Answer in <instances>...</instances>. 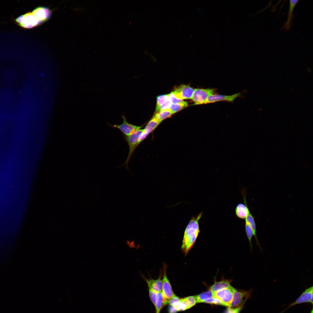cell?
<instances>
[{
    "label": "cell",
    "instance_id": "d4e9b609",
    "mask_svg": "<svg viewBox=\"0 0 313 313\" xmlns=\"http://www.w3.org/2000/svg\"><path fill=\"white\" fill-rule=\"evenodd\" d=\"M245 229L247 237L250 243L251 249L252 250V239L253 236L252 230L247 223L245 222Z\"/></svg>",
    "mask_w": 313,
    "mask_h": 313
},
{
    "label": "cell",
    "instance_id": "5b68a950",
    "mask_svg": "<svg viewBox=\"0 0 313 313\" xmlns=\"http://www.w3.org/2000/svg\"><path fill=\"white\" fill-rule=\"evenodd\" d=\"M235 288L232 286L213 293L214 297L219 301L221 305L229 307L232 301Z\"/></svg>",
    "mask_w": 313,
    "mask_h": 313
},
{
    "label": "cell",
    "instance_id": "30bf717a",
    "mask_svg": "<svg viewBox=\"0 0 313 313\" xmlns=\"http://www.w3.org/2000/svg\"><path fill=\"white\" fill-rule=\"evenodd\" d=\"M123 122L121 125H114L112 126L119 129L125 135L129 136L137 130L140 129L142 127L128 123L124 116H122Z\"/></svg>",
    "mask_w": 313,
    "mask_h": 313
},
{
    "label": "cell",
    "instance_id": "4fadbf2b",
    "mask_svg": "<svg viewBox=\"0 0 313 313\" xmlns=\"http://www.w3.org/2000/svg\"><path fill=\"white\" fill-rule=\"evenodd\" d=\"M240 95V93H236L231 95L212 94L210 95L208 98L205 104L212 103L221 101H226L232 102Z\"/></svg>",
    "mask_w": 313,
    "mask_h": 313
},
{
    "label": "cell",
    "instance_id": "7c38bea8",
    "mask_svg": "<svg viewBox=\"0 0 313 313\" xmlns=\"http://www.w3.org/2000/svg\"><path fill=\"white\" fill-rule=\"evenodd\" d=\"M32 12L41 23L48 20L51 14V10L44 7H37Z\"/></svg>",
    "mask_w": 313,
    "mask_h": 313
},
{
    "label": "cell",
    "instance_id": "9a60e30c",
    "mask_svg": "<svg viewBox=\"0 0 313 313\" xmlns=\"http://www.w3.org/2000/svg\"><path fill=\"white\" fill-rule=\"evenodd\" d=\"M160 123V122L153 116L148 123L145 128L140 137V141L141 142L149 134L153 131Z\"/></svg>",
    "mask_w": 313,
    "mask_h": 313
},
{
    "label": "cell",
    "instance_id": "6da1fadb",
    "mask_svg": "<svg viewBox=\"0 0 313 313\" xmlns=\"http://www.w3.org/2000/svg\"><path fill=\"white\" fill-rule=\"evenodd\" d=\"M203 214L201 212L192 216L185 230L181 248L185 255L194 244L200 232L199 222Z\"/></svg>",
    "mask_w": 313,
    "mask_h": 313
},
{
    "label": "cell",
    "instance_id": "8992f818",
    "mask_svg": "<svg viewBox=\"0 0 313 313\" xmlns=\"http://www.w3.org/2000/svg\"><path fill=\"white\" fill-rule=\"evenodd\" d=\"M143 130L140 129L129 136H125V139L128 144L129 148L128 154L125 162L126 167H127L128 162L135 149L140 143V136Z\"/></svg>",
    "mask_w": 313,
    "mask_h": 313
},
{
    "label": "cell",
    "instance_id": "83f0119b",
    "mask_svg": "<svg viewBox=\"0 0 313 313\" xmlns=\"http://www.w3.org/2000/svg\"><path fill=\"white\" fill-rule=\"evenodd\" d=\"M168 94L169 99L171 103H179L183 101L177 98L174 96L172 92Z\"/></svg>",
    "mask_w": 313,
    "mask_h": 313
},
{
    "label": "cell",
    "instance_id": "52a82bcc",
    "mask_svg": "<svg viewBox=\"0 0 313 313\" xmlns=\"http://www.w3.org/2000/svg\"><path fill=\"white\" fill-rule=\"evenodd\" d=\"M214 89H194L192 99L194 105L205 104L208 98L213 94Z\"/></svg>",
    "mask_w": 313,
    "mask_h": 313
},
{
    "label": "cell",
    "instance_id": "f1b7e54d",
    "mask_svg": "<svg viewBox=\"0 0 313 313\" xmlns=\"http://www.w3.org/2000/svg\"><path fill=\"white\" fill-rule=\"evenodd\" d=\"M169 313H176L178 312L174 307L170 305L169 307Z\"/></svg>",
    "mask_w": 313,
    "mask_h": 313
},
{
    "label": "cell",
    "instance_id": "d6986e66",
    "mask_svg": "<svg viewBox=\"0 0 313 313\" xmlns=\"http://www.w3.org/2000/svg\"><path fill=\"white\" fill-rule=\"evenodd\" d=\"M299 1L298 0H291L289 1V6L287 20L282 28V29H285L286 30H290L292 19L293 12L294 9Z\"/></svg>",
    "mask_w": 313,
    "mask_h": 313
},
{
    "label": "cell",
    "instance_id": "ba28073f",
    "mask_svg": "<svg viewBox=\"0 0 313 313\" xmlns=\"http://www.w3.org/2000/svg\"><path fill=\"white\" fill-rule=\"evenodd\" d=\"M194 90L189 85H182L175 88L171 92L177 98L183 100L192 99Z\"/></svg>",
    "mask_w": 313,
    "mask_h": 313
},
{
    "label": "cell",
    "instance_id": "e0dca14e",
    "mask_svg": "<svg viewBox=\"0 0 313 313\" xmlns=\"http://www.w3.org/2000/svg\"><path fill=\"white\" fill-rule=\"evenodd\" d=\"M245 204L240 203L237 205L235 210L236 216L239 218L245 219L249 212V210L247 205L245 198L244 197Z\"/></svg>",
    "mask_w": 313,
    "mask_h": 313
},
{
    "label": "cell",
    "instance_id": "cb8c5ba5",
    "mask_svg": "<svg viewBox=\"0 0 313 313\" xmlns=\"http://www.w3.org/2000/svg\"><path fill=\"white\" fill-rule=\"evenodd\" d=\"M169 100L168 94L161 95L158 96L157 97L156 105L155 111V113L159 112L161 106Z\"/></svg>",
    "mask_w": 313,
    "mask_h": 313
},
{
    "label": "cell",
    "instance_id": "3957f363",
    "mask_svg": "<svg viewBox=\"0 0 313 313\" xmlns=\"http://www.w3.org/2000/svg\"><path fill=\"white\" fill-rule=\"evenodd\" d=\"M163 286L161 293L163 299V306L168 304L169 300L176 295L174 293L170 283L166 274V265L163 267Z\"/></svg>",
    "mask_w": 313,
    "mask_h": 313
},
{
    "label": "cell",
    "instance_id": "4316f807",
    "mask_svg": "<svg viewBox=\"0 0 313 313\" xmlns=\"http://www.w3.org/2000/svg\"><path fill=\"white\" fill-rule=\"evenodd\" d=\"M148 288L149 297L152 302L154 305L156 300L157 292L152 289L150 288Z\"/></svg>",
    "mask_w": 313,
    "mask_h": 313
},
{
    "label": "cell",
    "instance_id": "44dd1931",
    "mask_svg": "<svg viewBox=\"0 0 313 313\" xmlns=\"http://www.w3.org/2000/svg\"><path fill=\"white\" fill-rule=\"evenodd\" d=\"M188 106V103L183 101L179 103H171L168 109L170 110L173 114L180 111Z\"/></svg>",
    "mask_w": 313,
    "mask_h": 313
},
{
    "label": "cell",
    "instance_id": "ffe728a7",
    "mask_svg": "<svg viewBox=\"0 0 313 313\" xmlns=\"http://www.w3.org/2000/svg\"><path fill=\"white\" fill-rule=\"evenodd\" d=\"M245 219V222L247 223L250 225L252 230L253 236L257 245L259 246L260 248H261L256 236V227L254 218L250 211L249 212Z\"/></svg>",
    "mask_w": 313,
    "mask_h": 313
},
{
    "label": "cell",
    "instance_id": "5bb4252c",
    "mask_svg": "<svg viewBox=\"0 0 313 313\" xmlns=\"http://www.w3.org/2000/svg\"><path fill=\"white\" fill-rule=\"evenodd\" d=\"M196 303L194 296L180 298L179 304L176 309L177 311H185L192 307Z\"/></svg>",
    "mask_w": 313,
    "mask_h": 313
},
{
    "label": "cell",
    "instance_id": "603a6c76",
    "mask_svg": "<svg viewBox=\"0 0 313 313\" xmlns=\"http://www.w3.org/2000/svg\"><path fill=\"white\" fill-rule=\"evenodd\" d=\"M154 306L155 307V313H160L163 306V299L161 292L157 293L156 300Z\"/></svg>",
    "mask_w": 313,
    "mask_h": 313
},
{
    "label": "cell",
    "instance_id": "f546056e",
    "mask_svg": "<svg viewBox=\"0 0 313 313\" xmlns=\"http://www.w3.org/2000/svg\"><path fill=\"white\" fill-rule=\"evenodd\" d=\"M41 76H43V75H44V74H41Z\"/></svg>",
    "mask_w": 313,
    "mask_h": 313
},
{
    "label": "cell",
    "instance_id": "9c48e42d",
    "mask_svg": "<svg viewBox=\"0 0 313 313\" xmlns=\"http://www.w3.org/2000/svg\"><path fill=\"white\" fill-rule=\"evenodd\" d=\"M313 286L306 289L300 296L293 303L290 304L288 307L280 313H283L290 307L296 305L303 303H308L313 304Z\"/></svg>",
    "mask_w": 313,
    "mask_h": 313
},
{
    "label": "cell",
    "instance_id": "484cf974",
    "mask_svg": "<svg viewBox=\"0 0 313 313\" xmlns=\"http://www.w3.org/2000/svg\"><path fill=\"white\" fill-rule=\"evenodd\" d=\"M180 299V298L175 295L169 300L168 304L176 309L179 304Z\"/></svg>",
    "mask_w": 313,
    "mask_h": 313
},
{
    "label": "cell",
    "instance_id": "2e32d148",
    "mask_svg": "<svg viewBox=\"0 0 313 313\" xmlns=\"http://www.w3.org/2000/svg\"><path fill=\"white\" fill-rule=\"evenodd\" d=\"M160 274L158 278L154 279L151 278L148 279L143 275L142 276L146 282L148 288H150L156 292H161L162 288L163 282Z\"/></svg>",
    "mask_w": 313,
    "mask_h": 313
},
{
    "label": "cell",
    "instance_id": "7402d4cb",
    "mask_svg": "<svg viewBox=\"0 0 313 313\" xmlns=\"http://www.w3.org/2000/svg\"><path fill=\"white\" fill-rule=\"evenodd\" d=\"M172 114L173 113L168 109L155 113L154 116L161 123L163 120L170 117Z\"/></svg>",
    "mask_w": 313,
    "mask_h": 313
},
{
    "label": "cell",
    "instance_id": "7a4b0ae2",
    "mask_svg": "<svg viewBox=\"0 0 313 313\" xmlns=\"http://www.w3.org/2000/svg\"><path fill=\"white\" fill-rule=\"evenodd\" d=\"M15 21L19 26L26 29L32 28L41 23L32 12H28L18 17L15 19Z\"/></svg>",
    "mask_w": 313,
    "mask_h": 313
},
{
    "label": "cell",
    "instance_id": "8fae6325",
    "mask_svg": "<svg viewBox=\"0 0 313 313\" xmlns=\"http://www.w3.org/2000/svg\"><path fill=\"white\" fill-rule=\"evenodd\" d=\"M194 296L197 303H204L221 305L219 301L214 297L213 293L210 290Z\"/></svg>",
    "mask_w": 313,
    "mask_h": 313
},
{
    "label": "cell",
    "instance_id": "277c9868",
    "mask_svg": "<svg viewBox=\"0 0 313 313\" xmlns=\"http://www.w3.org/2000/svg\"><path fill=\"white\" fill-rule=\"evenodd\" d=\"M252 290L241 291L235 289L232 300L229 307L241 309L246 301L250 297Z\"/></svg>",
    "mask_w": 313,
    "mask_h": 313
},
{
    "label": "cell",
    "instance_id": "ac0fdd59",
    "mask_svg": "<svg viewBox=\"0 0 313 313\" xmlns=\"http://www.w3.org/2000/svg\"><path fill=\"white\" fill-rule=\"evenodd\" d=\"M231 280L223 279L219 281H214V284L210 288L213 293L226 288L232 286L230 284Z\"/></svg>",
    "mask_w": 313,
    "mask_h": 313
}]
</instances>
